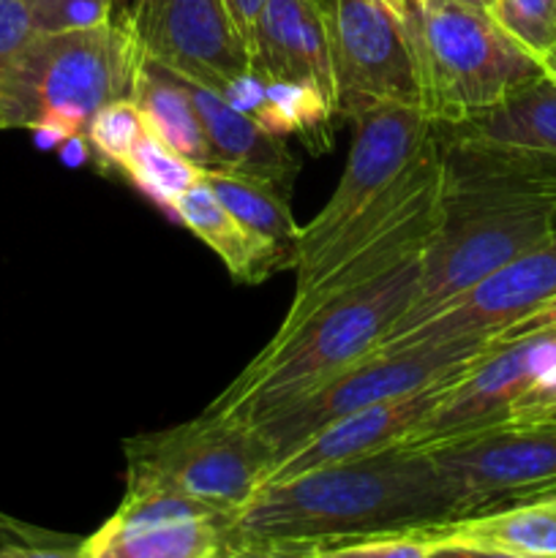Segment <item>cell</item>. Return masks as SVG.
<instances>
[{
  "instance_id": "7",
  "label": "cell",
  "mask_w": 556,
  "mask_h": 558,
  "mask_svg": "<svg viewBox=\"0 0 556 558\" xmlns=\"http://www.w3.org/2000/svg\"><path fill=\"white\" fill-rule=\"evenodd\" d=\"M485 349H488V341L461 338V341L414 343V347L371 354V357L349 365L333 379L322 381L314 390L303 392L249 423L270 445L278 463L294 447L303 445L309 436L319 434L336 420L447 379L467 368Z\"/></svg>"
},
{
  "instance_id": "37",
  "label": "cell",
  "mask_w": 556,
  "mask_h": 558,
  "mask_svg": "<svg viewBox=\"0 0 556 558\" xmlns=\"http://www.w3.org/2000/svg\"><path fill=\"white\" fill-rule=\"evenodd\" d=\"M540 65H543V71H545V74H548L551 80L556 82V47L551 49V52H545L543 58H540Z\"/></svg>"
},
{
  "instance_id": "27",
  "label": "cell",
  "mask_w": 556,
  "mask_h": 558,
  "mask_svg": "<svg viewBox=\"0 0 556 558\" xmlns=\"http://www.w3.org/2000/svg\"><path fill=\"white\" fill-rule=\"evenodd\" d=\"M434 548L436 545L420 529H414V532L322 543L314 548V558H428Z\"/></svg>"
},
{
  "instance_id": "6",
  "label": "cell",
  "mask_w": 556,
  "mask_h": 558,
  "mask_svg": "<svg viewBox=\"0 0 556 558\" xmlns=\"http://www.w3.org/2000/svg\"><path fill=\"white\" fill-rule=\"evenodd\" d=\"M125 490H172L240 512L265 485L276 456L243 420L202 412L191 423L123 441Z\"/></svg>"
},
{
  "instance_id": "12",
  "label": "cell",
  "mask_w": 556,
  "mask_h": 558,
  "mask_svg": "<svg viewBox=\"0 0 556 558\" xmlns=\"http://www.w3.org/2000/svg\"><path fill=\"white\" fill-rule=\"evenodd\" d=\"M467 505V515L556 496L554 425H501L425 450Z\"/></svg>"
},
{
  "instance_id": "28",
  "label": "cell",
  "mask_w": 556,
  "mask_h": 558,
  "mask_svg": "<svg viewBox=\"0 0 556 558\" xmlns=\"http://www.w3.org/2000/svg\"><path fill=\"white\" fill-rule=\"evenodd\" d=\"M82 537L52 534L0 515V558H82Z\"/></svg>"
},
{
  "instance_id": "5",
  "label": "cell",
  "mask_w": 556,
  "mask_h": 558,
  "mask_svg": "<svg viewBox=\"0 0 556 558\" xmlns=\"http://www.w3.org/2000/svg\"><path fill=\"white\" fill-rule=\"evenodd\" d=\"M407 31L418 54L423 112L434 125L485 112L543 74L540 60L518 47L483 9L425 0Z\"/></svg>"
},
{
  "instance_id": "11",
  "label": "cell",
  "mask_w": 556,
  "mask_h": 558,
  "mask_svg": "<svg viewBox=\"0 0 556 558\" xmlns=\"http://www.w3.org/2000/svg\"><path fill=\"white\" fill-rule=\"evenodd\" d=\"M238 512L172 490H125L82 558H227L240 550Z\"/></svg>"
},
{
  "instance_id": "23",
  "label": "cell",
  "mask_w": 556,
  "mask_h": 558,
  "mask_svg": "<svg viewBox=\"0 0 556 558\" xmlns=\"http://www.w3.org/2000/svg\"><path fill=\"white\" fill-rule=\"evenodd\" d=\"M202 180L216 194V199L238 218L251 232L262 234L278 248L298 259L300 227L289 210V196L259 180L243 174L221 172V169H202Z\"/></svg>"
},
{
  "instance_id": "20",
  "label": "cell",
  "mask_w": 556,
  "mask_h": 558,
  "mask_svg": "<svg viewBox=\"0 0 556 558\" xmlns=\"http://www.w3.org/2000/svg\"><path fill=\"white\" fill-rule=\"evenodd\" d=\"M172 216L189 229L194 238H200L207 248L218 254V259L227 265L234 281L240 283H262L273 270H287L294 259L276 243H270L262 234L251 232L245 223H240L221 202L216 199L207 183L196 180L189 191L178 199Z\"/></svg>"
},
{
  "instance_id": "22",
  "label": "cell",
  "mask_w": 556,
  "mask_h": 558,
  "mask_svg": "<svg viewBox=\"0 0 556 558\" xmlns=\"http://www.w3.org/2000/svg\"><path fill=\"white\" fill-rule=\"evenodd\" d=\"M131 101L142 114L145 129L156 134L169 150L200 169L213 167L205 129H202L200 112L191 101L183 76L156 60L142 58L134 87H131Z\"/></svg>"
},
{
  "instance_id": "4",
  "label": "cell",
  "mask_w": 556,
  "mask_h": 558,
  "mask_svg": "<svg viewBox=\"0 0 556 558\" xmlns=\"http://www.w3.org/2000/svg\"><path fill=\"white\" fill-rule=\"evenodd\" d=\"M140 63L125 11L96 27L38 33L0 85V129L85 140L98 109L131 98Z\"/></svg>"
},
{
  "instance_id": "33",
  "label": "cell",
  "mask_w": 556,
  "mask_h": 558,
  "mask_svg": "<svg viewBox=\"0 0 556 558\" xmlns=\"http://www.w3.org/2000/svg\"><path fill=\"white\" fill-rule=\"evenodd\" d=\"M314 548L311 543H254L227 558H314Z\"/></svg>"
},
{
  "instance_id": "10",
  "label": "cell",
  "mask_w": 556,
  "mask_h": 558,
  "mask_svg": "<svg viewBox=\"0 0 556 558\" xmlns=\"http://www.w3.org/2000/svg\"><path fill=\"white\" fill-rule=\"evenodd\" d=\"M354 140L347 169L322 210L300 227L298 259H309L336 232H341L358 213L379 199L412 169L436 125L420 107L376 104L352 118Z\"/></svg>"
},
{
  "instance_id": "29",
  "label": "cell",
  "mask_w": 556,
  "mask_h": 558,
  "mask_svg": "<svg viewBox=\"0 0 556 558\" xmlns=\"http://www.w3.org/2000/svg\"><path fill=\"white\" fill-rule=\"evenodd\" d=\"M38 33H65L112 20V0H41L33 3Z\"/></svg>"
},
{
  "instance_id": "41",
  "label": "cell",
  "mask_w": 556,
  "mask_h": 558,
  "mask_svg": "<svg viewBox=\"0 0 556 558\" xmlns=\"http://www.w3.org/2000/svg\"><path fill=\"white\" fill-rule=\"evenodd\" d=\"M425 3V0H420V5H423Z\"/></svg>"
},
{
  "instance_id": "14",
  "label": "cell",
  "mask_w": 556,
  "mask_h": 558,
  "mask_svg": "<svg viewBox=\"0 0 556 558\" xmlns=\"http://www.w3.org/2000/svg\"><path fill=\"white\" fill-rule=\"evenodd\" d=\"M556 294V232L545 243L523 251L474 283L463 294L431 314L423 325L401 332L382 343L374 354L392 352V349L414 347V343H442L461 341V338H480L491 341L532 314L534 308Z\"/></svg>"
},
{
  "instance_id": "3",
  "label": "cell",
  "mask_w": 556,
  "mask_h": 558,
  "mask_svg": "<svg viewBox=\"0 0 556 558\" xmlns=\"http://www.w3.org/2000/svg\"><path fill=\"white\" fill-rule=\"evenodd\" d=\"M420 276L423 251L374 281L327 300L289 330L276 332L205 414L249 423L371 357L412 308Z\"/></svg>"
},
{
  "instance_id": "16",
  "label": "cell",
  "mask_w": 556,
  "mask_h": 558,
  "mask_svg": "<svg viewBox=\"0 0 556 558\" xmlns=\"http://www.w3.org/2000/svg\"><path fill=\"white\" fill-rule=\"evenodd\" d=\"M251 71L265 82L311 85L336 109L325 5L316 0H267L249 44Z\"/></svg>"
},
{
  "instance_id": "34",
  "label": "cell",
  "mask_w": 556,
  "mask_h": 558,
  "mask_svg": "<svg viewBox=\"0 0 556 558\" xmlns=\"http://www.w3.org/2000/svg\"><path fill=\"white\" fill-rule=\"evenodd\" d=\"M265 3L267 0H223V5H227L229 11V20H232V25L238 27L245 47H249L251 38H254L256 20H259V11L265 9Z\"/></svg>"
},
{
  "instance_id": "17",
  "label": "cell",
  "mask_w": 556,
  "mask_h": 558,
  "mask_svg": "<svg viewBox=\"0 0 556 558\" xmlns=\"http://www.w3.org/2000/svg\"><path fill=\"white\" fill-rule=\"evenodd\" d=\"M183 82L205 129L213 161L210 169L259 180L289 196L300 172V161L283 147L281 136H273L249 112L232 107L218 93L196 82Z\"/></svg>"
},
{
  "instance_id": "21",
  "label": "cell",
  "mask_w": 556,
  "mask_h": 558,
  "mask_svg": "<svg viewBox=\"0 0 556 558\" xmlns=\"http://www.w3.org/2000/svg\"><path fill=\"white\" fill-rule=\"evenodd\" d=\"M232 107L249 112L273 136L298 134L314 153L330 147V118L336 109L311 85L298 82H265L259 74H245L227 93Z\"/></svg>"
},
{
  "instance_id": "38",
  "label": "cell",
  "mask_w": 556,
  "mask_h": 558,
  "mask_svg": "<svg viewBox=\"0 0 556 558\" xmlns=\"http://www.w3.org/2000/svg\"><path fill=\"white\" fill-rule=\"evenodd\" d=\"M450 3H458V5H472V9H483V11H488L491 5H494V0H450Z\"/></svg>"
},
{
  "instance_id": "15",
  "label": "cell",
  "mask_w": 556,
  "mask_h": 558,
  "mask_svg": "<svg viewBox=\"0 0 556 558\" xmlns=\"http://www.w3.org/2000/svg\"><path fill=\"white\" fill-rule=\"evenodd\" d=\"M474 363V360H472ZM469 363V365H472ZM463 371V368H461ZM458 371V374H461ZM458 374L447 376V379L434 381V385L423 387L409 396L392 398V401L374 403L360 412L347 414V417L336 420L319 434L309 436L303 445L294 447L289 456H283L276 466L267 474L265 485L283 483V480L300 477L305 472H316V469L336 466V463L360 461V458L379 456V452L396 450L403 445L409 434L423 423L425 414L447 396L452 379ZM262 485V488H265Z\"/></svg>"
},
{
  "instance_id": "18",
  "label": "cell",
  "mask_w": 556,
  "mask_h": 558,
  "mask_svg": "<svg viewBox=\"0 0 556 558\" xmlns=\"http://www.w3.org/2000/svg\"><path fill=\"white\" fill-rule=\"evenodd\" d=\"M439 136L501 150L532 153L556 161V82L548 74L527 82L496 107L452 125H436Z\"/></svg>"
},
{
  "instance_id": "31",
  "label": "cell",
  "mask_w": 556,
  "mask_h": 558,
  "mask_svg": "<svg viewBox=\"0 0 556 558\" xmlns=\"http://www.w3.org/2000/svg\"><path fill=\"white\" fill-rule=\"evenodd\" d=\"M505 425H554L556 428V365L512 407Z\"/></svg>"
},
{
  "instance_id": "9",
  "label": "cell",
  "mask_w": 556,
  "mask_h": 558,
  "mask_svg": "<svg viewBox=\"0 0 556 558\" xmlns=\"http://www.w3.org/2000/svg\"><path fill=\"white\" fill-rule=\"evenodd\" d=\"M556 365V330L488 347L452 379L447 396L403 439V450H434L501 428L512 407Z\"/></svg>"
},
{
  "instance_id": "19",
  "label": "cell",
  "mask_w": 556,
  "mask_h": 558,
  "mask_svg": "<svg viewBox=\"0 0 556 558\" xmlns=\"http://www.w3.org/2000/svg\"><path fill=\"white\" fill-rule=\"evenodd\" d=\"M420 532L434 545H467L518 558H556V496L472 512Z\"/></svg>"
},
{
  "instance_id": "36",
  "label": "cell",
  "mask_w": 556,
  "mask_h": 558,
  "mask_svg": "<svg viewBox=\"0 0 556 558\" xmlns=\"http://www.w3.org/2000/svg\"><path fill=\"white\" fill-rule=\"evenodd\" d=\"M385 3H387V9H390L392 14L403 22V25H409V20H412L420 9V0H385Z\"/></svg>"
},
{
  "instance_id": "13",
  "label": "cell",
  "mask_w": 556,
  "mask_h": 558,
  "mask_svg": "<svg viewBox=\"0 0 556 558\" xmlns=\"http://www.w3.org/2000/svg\"><path fill=\"white\" fill-rule=\"evenodd\" d=\"M125 14L142 58L183 80L227 96L251 74L249 47L223 0H136Z\"/></svg>"
},
{
  "instance_id": "26",
  "label": "cell",
  "mask_w": 556,
  "mask_h": 558,
  "mask_svg": "<svg viewBox=\"0 0 556 558\" xmlns=\"http://www.w3.org/2000/svg\"><path fill=\"white\" fill-rule=\"evenodd\" d=\"M145 131L142 114L136 112L131 98H120V101L107 104L93 114L90 125L85 131V140L90 142L93 153H96L98 163L104 169H120L129 158L131 147L136 145L140 134Z\"/></svg>"
},
{
  "instance_id": "8",
  "label": "cell",
  "mask_w": 556,
  "mask_h": 558,
  "mask_svg": "<svg viewBox=\"0 0 556 558\" xmlns=\"http://www.w3.org/2000/svg\"><path fill=\"white\" fill-rule=\"evenodd\" d=\"M336 114L352 120L376 104L423 109L420 69L407 25L385 0H327Z\"/></svg>"
},
{
  "instance_id": "39",
  "label": "cell",
  "mask_w": 556,
  "mask_h": 558,
  "mask_svg": "<svg viewBox=\"0 0 556 558\" xmlns=\"http://www.w3.org/2000/svg\"><path fill=\"white\" fill-rule=\"evenodd\" d=\"M316 3H322V5H325V3H327V0H316Z\"/></svg>"
},
{
  "instance_id": "35",
  "label": "cell",
  "mask_w": 556,
  "mask_h": 558,
  "mask_svg": "<svg viewBox=\"0 0 556 558\" xmlns=\"http://www.w3.org/2000/svg\"><path fill=\"white\" fill-rule=\"evenodd\" d=\"M428 558H518V556L496 554V550H483V548H467V545H436Z\"/></svg>"
},
{
  "instance_id": "40",
  "label": "cell",
  "mask_w": 556,
  "mask_h": 558,
  "mask_svg": "<svg viewBox=\"0 0 556 558\" xmlns=\"http://www.w3.org/2000/svg\"><path fill=\"white\" fill-rule=\"evenodd\" d=\"M33 3H41V0H31V5H33Z\"/></svg>"
},
{
  "instance_id": "25",
  "label": "cell",
  "mask_w": 556,
  "mask_h": 558,
  "mask_svg": "<svg viewBox=\"0 0 556 558\" xmlns=\"http://www.w3.org/2000/svg\"><path fill=\"white\" fill-rule=\"evenodd\" d=\"M488 14L532 58L556 47V0H494Z\"/></svg>"
},
{
  "instance_id": "24",
  "label": "cell",
  "mask_w": 556,
  "mask_h": 558,
  "mask_svg": "<svg viewBox=\"0 0 556 558\" xmlns=\"http://www.w3.org/2000/svg\"><path fill=\"white\" fill-rule=\"evenodd\" d=\"M123 174H129L131 183L145 191L156 205L172 213L180 196L200 180L202 169L169 150L156 134L145 129L125 158Z\"/></svg>"
},
{
  "instance_id": "32",
  "label": "cell",
  "mask_w": 556,
  "mask_h": 558,
  "mask_svg": "<svg viewBox=\"0 0 556 558\" xmlns=\"http://www.w3.org/2000/svg\"><path fill=\"white\" fill-rule=\"evenodd\" d=\"M545 330H556V294L551 300H545L540 308H534L532 314H527L523 319H518L516 325H510L507 330H501L499 336L491 338L488 347H501V343L518 341V338H527Z\"/></svg>"
},
{
  "instance_id": "1",
  "label": "cell",
  "mask_w": 556,
  "mask_h": 558,
  "mask_svg": "<svg viewBox=\"0 0 556 558\" xmlns=\"http://www.w3.org/2000/svg\"><path fill=\"white\" fill-rule=\"evenodd\" d=\"M439 227L423 251L418 298L385 341L423 325L556 232V172H551L556 161L445 136H439Z\"/></svg>"
},
{
  "instance_id": "30",
  "label": "cell",
  "mask_w": 556,
  "mask_h": 558,
  "mask_svg": "<svg viewBox=\"0 0 556 558\" xmlns=\"http://www.w3.org/2000/svg\"><path fill=\"white\" fill-rule=\"evenodd\" d=\"M36 36L31 0H0V85Z\"/></svg>"
},
{
  "instance_id": "2",
  "label": "cell",
  "mask_w": 556,
  "mask_h": 558,
  "mask_svg": "<svg viewBox=\"0 0 556 558\" xmlns=\"http://www.w3.org/2000/svg\"><path fill=\"white\" fill-rule=\"evenodd\" d=\"M467 515L456 485L425 450H396L265 485L234 521L238 545L338 543L414 532Z\"/></svg>"
}]
</instances>
